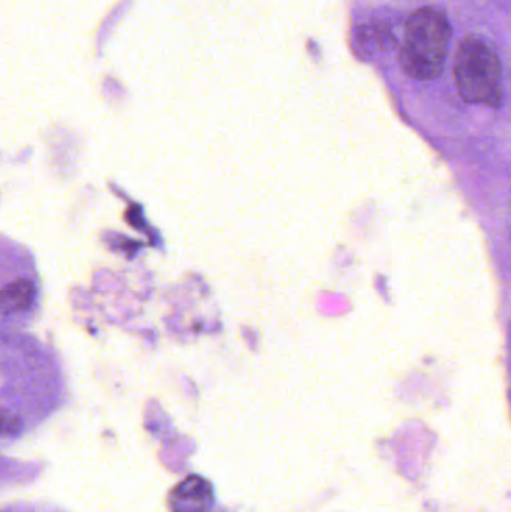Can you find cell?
Listing matches in <instances>:
<instances>
[{
	"mask_svg": "<svg viewBox=\"0 0 511 512\" xmlns=\"http://www.w3.org/2000/svg\"><path fill=\"white\" fill-rule=\"evenodd\" d=\"M452 26L438 6L417 9L408 18L401 47L402 69L414 80L431 81L440 77L449 54Z\"/></svg>",
	"mask_w": 511,
	"mask_h": 512,
	"instance_id": "obj_1",
	"label": "cell"
},
{
	"mask_svg": "<svg viewBox=\"0 0 511 512\" xmlns=\"http://www.w3.org/2000/svg\"><path fill=\"white\" fill-rule=\"evenodd\" d=\"M36 298L35 283L26 277L9 280L3 286L2 307L3 315L9 313H24L30 309Z\"/></svg>",
	"mask_w": 511,
	"mask_h": 512,
	"instance_id": "obj_4",
	"label": "cell"
},
{
	"mask_svg": "<svg viewBox=\"0 0 511 512\" xmlns=\"http://www.w3.org/2000/svg\"><path fill=\"white\" fill-rule=\"evenodd\" d=\"M171 512H212L215 507L213 487L200 475H189L168 496Z\"/></svg>",
	"mask_w": 511,
	"mask_h": 512,
	"instance_id": "obj_3",
	"label": "cell"
},
{
	"mask_svg": "<svg viewBox=\"0 0 511 512\" xmlns=\"http://www.w3.org/2000/svg\"><path fill=\"white\" fill-rule=\"evenodd\" d=\"M455 81L468 104L500 108L504 101L503 66L498 54L476 36H467L455 56Z\"/></svg>",
	"mask_w": 511,
	"mask_h": 512,
	"instance_id": "obj_2",
	"label": "cell"
}]
</instances>
